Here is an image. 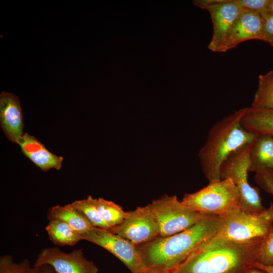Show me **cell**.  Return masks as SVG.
<instances>
[{"label": "cell", "instance_id": "cell-1", "mask_svg": "<svg viewBox=\"0 0 273 273\" xmlns=\"http://www.w3.org/2000/svg\"><path fill=\"white\" fill-rule=\"evenodd\" d=\"M262 241L239 242L213 236L172 273H246L257 262Z\"/></svg>", "mask_w": 273, "mask_h": 273}, {"label": "cell", "instance_id": "cell-2", "mask_svg": "<svg viewBox=\"0 0 273 273\" xmlns=\"http://www.w3.org/2000/svg\"><path fill=\"white\" fill-rule=\"evenodd\" d=\"M220 216H209L176 234L136 246L149 269L172 271L217 232Z\"/></svg>", "mask_w": 273, "mask_h": 273}, {"label": "cell", "instance_id": "cell-3", "mask_svg": "<svg viewBox=\"0 0 273 273\" xmlns=\"http://www.w3.org/2000/svg\"><path fill=\"white\" fill-rule=\"evenodd\" d=\"M246 109L241 108L224 117L210 129L198 154L202 171L209 183L220 180V168L225 160L242 147L252 143L258 136L241 124Z\"/></svg>", "mask_w": 273, "mask_h": 273}, {"label": "cell", "instance_id": "cell-4", "mask_svg": "<svg viewBox=\"0 0 273 273\" xmlns=\"http://www.w3.org/2000/svg\"><path fill=\"white\" fill-rule=\"evenodd\" d=\"M273 228V203L261 212L237 208L220 216L214 237L228 240L247 242L261 241Z\"/></svg>", "mask_w": 273, "mask_h": 273}, {"label": "cell", "instance_id": "cell-5", "mask_svg": "<svg viewBox=\"0 0 273 273\" xmlns=\"http://www.w3.org/2000/svg\"><path fill=\"white\" fill-rule=\"evenodd\" d=\"M181 202L201 214L222 216L240 208L241 198L231 178L209 183L200 190L185 194Z\"/></svg>", "mask_w": 273, "mask_h": 273}, {"label": "cell", "instance_id": "cell-6", "mask_svg": "<svg viewBox=\"0 0 273 273\" xmlns=\"http://www.w3.org/2000/svg\"><path fill=\"white\" fill-rule=\"evenodd\" d=\"M148 205L157 222L159 237H162L184 231L211 216L193 210L176 196L164 195Z\"/></svg>", "mask_w": 273, "mask_h": 273}, {"label": "cell", "instance_id": "cell-7", "mask_svg": "<svg viewBox=\"0 0 273 273\" xmlns=\"http://www.w3.org/2000/svg\"><path fill=\"white\" fill-rule=\"evenodd\" d=\"M252 143L242 147L225 160L220 168V178H231L237 186L241 198V209L250 212H261L265 208L262 204L259 189L252 187L248 180Z\"/></svg>", "mask_w": 273, "mask_h": 273}, {"label": "cell", "instance_id": "cell-8", "mask_svg": "<svg viewBox=\"0 0 273 273\" xmlns=\"http://www.w3.org/2000/svg\"><path fill=\"white\" fill-rule=\"evenodd\" d=\"M80 237L81 240L94 243L111 253L131 273H145L148 269L135 246L108 229L94 227Z\"/></svg>", "mask_w": 273, "mask_h": 273}, {"label": "cell", "instance_id": "cell-9", "mask_svg": "<svg viewBox=\"0 0 273 273\" xmlns=\"http://www.w3.org/2000/svg\"><path fill=\"white\" fill-rule=\"evenodd\" d=\"M138 246L159 236L157 222L149 205L126 212L123 221L108 229Z\"/></svg>", "mask_w": 273, "mask_h": 273}, {"label": "cell", "instance_id": "cell-10", "mask_svg": "<svg viewBox=\"0 0 273 273\" xmlns=\"http://www.w3.org/2000/svg\"><path fill=\"white\" fill-rule=\"evenodd\" d=\"M194 3L210 14L213 34L208 48L211 51L217 52L243 9L236 5L235 0H199Z\"/></svg>", "mask_w": 273, "mask_h": 273}, {"label": "cell", "instance_id": "cell-11", "mask_svg": "<svg viewBox=\"0 0 273 273\" xmlns=\"http://www.w3.org/2000/svg\"><path fill=\"white\" fill-rule=\"evenodd\" d=\"M42 264L51 266L56 273H98V269L83 256L82 250L70 253L62 252L58 247L43 249L37 255L33 266Z\"/></svg>", "mask_w": 273, "mask_h": 273}, {"label": "cell", "instance_id": "cell-12", "mask_svg": "<svg viewBox=\"0 0 273 273\" xmlns=\"http://www.w3.org/2000/svg\"><path fill=\"white\" fill-rule=\"evenodd\" d=\"M263 25V18L260 13L243 9L217 52H226L248 40H261Z\"/></svg>", "mask_w": 273, "mask_h": 273}, {"label": "cell", "instance_id": "cell-13", "mask_svg": "<svg viewBox=\"0 0 273 273\" xmlns=\"http://www.w3.org/2000/svg\"><path fill=\"white\" fill-rule=\"evenodd\" d=\"M0 123L7 139L17 144L24 134L23 117L19 98L12 93L0 95Z\"/></svg>", "mask_w": 273, "mask_h": 273}, {"label": "cell", "instance_id": "cell-14", "mask_svg": "<svg viewBox=\"0 0 273 273\" xmlns=\"http://www.w3.org/2000/svg\"><path fill=\"white\" fill-rule=\"evenodd\" d=\"M22 153L36 166L43 171L60 170L63 158L50 152L34 136L25 133L17 143Z\"/></svg>", "mask_w": 273, "mask_h": 273}, {"label": "cell", "instance_id": "cell-15", "mask_svg": "<svg viewBox=\"0 0 273 273\" xmlns=\"http://www.w3.org/2000/svg\"><path fill=\"white\" fill-rule=\"evenodd\" d=\"M273 170V136L258 135L252 142L249 152V171Z\"/></svg>", "mask_w": 273, "mask_h": 273}, {"label": "cell", "instance_id": "cell-16", "mask_svg": "<svg viewBox=\"0 0 273 273\" xmlns=\"http://www.w3.org/2000/svg\"><path fill=\"white\" fill-rule=\"evenodd\" d=\"M241 124L246 130L256 135L273 136V109L247 107Z\"/></svg>", "mask_w": 273, "mask_h": 273}, {"label": "cell", "instance_id": "cell-17", "mask_svg": "<svg viewBox=\"0 0 273 273\" xmlns=\"http://www.w3.org/2000/svg\"><path fill=\"white\" fill-rule=\"evenodd\" d=\"M47 217L49 220H59L66 222L80 235L94 228L85 216L71 203L50 208Z\"/></svg>", "mask_w": 273, "mask_h": 273}, {"label": "cell", "instance_id": "cell-18", "mask_svg": "<svg viewBox=\"0 0 273 273\" xmlns=\"http://www.w3.org/2000/svg\"><path fill=\"white\" fill-rule=\"evenodd\" d=\"M45 229L50 239L58 246H73L81 240L79 234L61 220H49Z\"/></svg>", "mask_w": 273, "mask_h": 273}, {"label": "cell", "instance_id": "cell-19", "mask_svg": "<svg viewBox=\"0 0 273 273\" xmlns=\"http://www.w3.org/2000/svg\"><path fill=\"white\" fill-rule=\"evenodd\" d=\"M251 106L273 109V70L258 76V87Z\"/></svg>", "mask_w": 273, "mask_h": 273}, {"label": "cell", "instance_id": "cell-20", "mask_svg": "<svg viewBox=\"0 0 273 273\" xmlns=\"http://www.w3.org/2000/svg\"><path fill=\"white\" fill-rule=\"evenodd\" d=\"M94 201L102 217L110 228L123 221L126 212L120 206L101 198H94Z\"/></svg>", "mask_w": 273, "mask_h": 273}, {"label": "cell", "instance_id": "cell-21", "mask_svg": "<svg viewBox=\"0 0 273 273\" xmlns=\"http://www.w3.org/2000/svg\"><path fill=\"white\" fill-rule=\"evenodd\" d=\"M71 204L85 216L94 227L108 230L110 228L102 217L92 196L76 200Z\"/></svg>", "mask_w": 273, "mask_h": 273}, {"label": "cell", "instance_id": "cell-22", "mask_svg": "<svg viewBox=\"0 0 273 273\" xmlns=\"http://www.w3.org/2000/svg\"><path fill=\"white\" fill-rule=\"evenodd\" d=\"M32 268L27 259L15 263L10 255L0 257V273H30Z\"/></svg>", "mask_w": 273, "mask_h": 273}, {"label": "cell", "instance_id": "cell-23", "mask_svg": "<svg viewBox=\"0 0 273 273\" xmlns=\"http://www.w3.org/2000/svg\"><path fill=\"white\" fill-rule=\"evenodd\" d=\"M256 262L273 265V228L260 245Z\"/></svg>", "mask_w": 273, "mask_h": 273}, {"label": "cell", "instance_id": "cell-24", "mask_svg": "<svg viewBox=\"0 0 273 273\" xmlns=\"http://www.w3.org/2000/svg\"><path fill=\"white\" fill-rule=\"evenodd\" d=\"M270 0H235L237 5L242 9L258 12L264 16Z\"/></svg>", "mask_w": 273, "mask_h": 273}, {"label": "cell", "instance_id": "cell-25", "mask_svg": "<svg viewBox=\"0 0 273 273\" xmlns=\"http://www.w3.org/2000/svg\"><path fill=\"white\" fill-rule=\"evenodd\" d=\"M254 179L261 189L273 196V170L265 169L257 172Z\"/></svg>", "mask_w": 273, "mask_h": 273}, {"label": "cell", "instance_id": "cell-26", "mask_svg": "<svg viewBox=\"0 0 273 273\" xmlns=\"http://www.w3.org/2000/svg\"><path fill=\"white\" fill-rule=\"evenodd\" d=\"M263 20L261 40L273 47V15L262 16Z\"/></svg>", "mask_w": 273, "mask_h": 273}, {"label": "cell", "instance_id": "cell-27", "mask_svg": "<svg viewBox=\"0 0 273 273\" xmlns=\"http://www.w3.org/2000/svg\"><path fill=\"white\" fill-rule=\"evenodd\" d=\"M54 268L48 264H42L37 266H33L30 273H54Z\"/></svg>", "mask_w": 273, "mask_h": 273}, {"label": "cell", "instance_id": "cell-28", "mask_svg": "<svg viewBox=\"0 0 273 273\" xmlns=\"http://www.w3.org/2000/svg\"><path fill=\"white\" fill-rule=\"evenodd\" d=\"M253 267L262 269L267 273H273V265H266L255 262L253 264Z\"/></svg>", "mask_w": 273, "mask_h": 273}, {"label": "cell", "instance_id": "cell-29", "mask_svg": "<svg viewBox=\"0 0 273 273\" xmlns=\"http://www.w3.org/2000/svg\"><path fill=\"white\" fill-rule=\"evenodd\" d=\"M267 15H273V0H270L266 13L264 16Z\"/></svg>", "mask_w": 273, "mask_h": 273}, {"label": "cell", "instance_id": "cell-30", "mask_svg": "<svg viewBox=\"0 0 273 273\" xmlns=\"http://www.w3.org/2000/svg\"><path fill=\"white\" fill-rule=\"evenodd\" d=\"M246 273H267L266 272V271L262 270V269H259V268H256V267H252L250 269H249L246 272Z\"/></svg>", "mask_w": 273, "mask_h": 273}, {"label": "cell", "instance_id": "cell-31", "mask_svg": "<svg viewBox=\"0 0 273 273\" xmlns=\"http://www.w3.org/2000/svg\"><path fill=\"white\" fill-rule=\"evenodd\" d=\"M172 271L161 270L148 268L145 273H172Z\"/></svg>", "mask_w": 273, "mask_h": 273}]
</instances>
